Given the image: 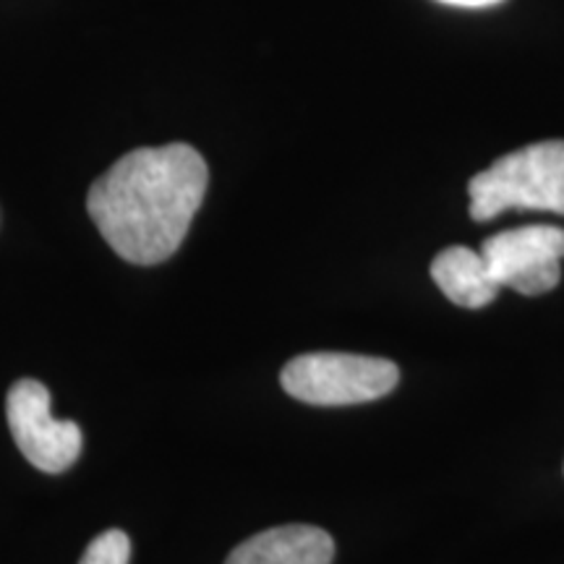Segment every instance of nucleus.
<instances>
[{
  "label": "nucleus",
  "mask_w": 564,
  "mask_h": 564,
  "mask_svg": "<svg viewBox=\"0 0 564 564\" xmlns=\"http://www.w3.org/2000/svg\"><path fill=\"white\" fill-rule=\"evenodd\" d=\"M9 429L21 455L42 474H63L82 455V429L51 413V390L37 379H19L6 398Z\"/></svg>",
  "instance_id": "20e7f679"
},
{
  "label": "nucleus",
  "mask_w": 564,
  "mask_h": 564,
  "mask_svg": "<svg viewBox=\"0 0 564 564\" xmlns=\"http://www.w3.org/2000/svg\"><path fill=\"white\" fill-rule=\"evenodd\" d=\"M432 278L440 291L463 308L489 306L502 288L491 278L484 253L468 249V246H449L436 253Z\"/></svg>",
  "instance_id": "0eeeda50"
},
{
  "label": "nucleus",
  "mask_w": 564,
  "mask_h": 564,
  "mask_svg": "<svg viewBox=\"0 0 564 564\" xmlns=\"http://www.w3.org/2000/svg\"><path fill=\"white\" fill-rule=\"evenodd\" d=\"M207 183V162L194 147H144L91 183L87 209L118 257L152 267L181 249Z\"/></svg>",
  "instance_id": "f257e3e1"
},
{
  "label": "nucleus",
  "mask_w": 564,
  "mask_h": 564,
  "mask_svg": "<svg viewBox=\"0 0 564 564\" xmlns=\"http://www.w3.org/2000/svg\"><path fill=\"white\" fill-rule=\"evenodd\" d=\"M481 253L499 285L523 295H544L562 280L564 230L554 225H525L486 238Z\"/></svg>",
  "instance_id": "39448f33"
},
{
  "label": "nucleus",
  "mask_w": 564,
  "mask_h": 564,
  "mask_svg": "<svg viewBox=\"0 0 564 564\" xmlns=\"http://www.w3.org/2000/svg\"><path fill=\"white\" fill-rule=\"evenodd\" d=\"M470 217L494 220L507 209H541L564 217V141H535L514 150L468 183Z\"/></svg>",
  "instance_id": "f03ea898"
},
{
  "label": "nucleus",
  "mask_w": 564,
  "mask_h": 564,
  "mask_svg": "<svg viewBox=\"0 0 564 564\" xmlns=\"http://www.w3.org/2000/svg\"><path fill=\"white\" fill-rule=\"evenodd\" d=\"M400 369L387 358L356 352H306L288 361L280 384L308 405H358L390 394Z\"/></svg>",
  "instance_id": "7ed1b4c3"
},
{
  "label": "nucleus",
  "mask_w": 564,
  "mask_h": 564,
  "mask_svg": "<svg viewBox=\"0 0 564 564\" xmlns=\"http://www.w3.org/2000/svg\"><path fill=\"white\" fill-rule=\"evenodd\" d=\"M333 535L316 525H280L251 535L236 546L225 564H329Z\"/></svg>",
  "instance_id": "423d86ee"
},
{
  "label": "nucleus",
  "mask_w": 564,
  "mask_h": 564,
  "mask_svg": "<svg viewBox=\"0 0 564 564\" xmlns=\"http://www.w3.org/2000/svg\"><path fill=\"white\" fill-rule=\"evenodd\" d=\"M131 560V541L129 535L118 528L97 535L87 546L79 564H129Z\"/></svg>",
  "instance_id": "6e6552de"
},
{
  "label": "nucleus",
  "mask_w": 564,
  "mask_h": 564,
  "mask_svg": "<svg viewBox=\"0 0 564 564\" xmlns=\"http://www.w3.org/2000/svg\"><path fill=\"white\" fill-rule=\"evenodd\" d=\"M447 6H460V9H486V6H497L502 0H440Z\"/></svg>",
  "instance_id": "1a4fd4ad"
}]
</instances>
